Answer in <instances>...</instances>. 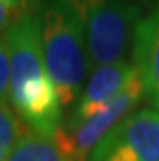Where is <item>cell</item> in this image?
<instances>
[{
  "instance_id": "1",
  "label": "cell",
  "mask_w": 159,
  "mask_h": 161,
  "mask_svg": "<svg viewBox=\"0 0 159 161\" xmlns=\"http://www.w3.org/2000/svg\"><path fill=\"white\" fill-rule=\"evenodd\" d=\"M3 39L10 57V103L28 129L54 137L62 127V106L45 69L37 5L15 13Z\"/></svg>"
},
{
  "instance_id": "2",
  "label": "cell",
  "mask_w": 159,
  "mask_h": 161,
  "mask_svg": "<svg viewBox=\"0 0 159 161\" xmlns=\"http://www.w3.org/2000/svg\"><path fill=\"white\" fill-rule=\"evenodd\" d=\"M37 16L45 69L67 109L80 98L89 73L85 25L67 0H41Z\"/></svg>"
},
{
  "instance_id": "3",
  "label": "cell",
  "mask_w": 159,
  "mask_h": 161,
  "mask_svg": "<svg viewBox=\"0 0 159 161\" xmlns=\"http://www.w3.org/2000/svg\"><path fill=\"white\" fill-rule=\"evenodd\" d=\"M85 25L89 73L102 65L128 60L141 8L127 0H67Z\"/></svg>"
},
{
  "instance_id": "4",
  "label": "cell",
  "mask_w": 159,
  "mask_h": 161,
  "mask_svg": "<svg viewBox=\"0 0 159 161\" xmlns=\"http://www.w3.org/2000/svg\"><path fill=\"white\" fill-rule=\"evenodd\" d=\"M145 96V83L140 72L133 75L125 88L107 103L101 111L75 127H60L55 132V142L68 161H88L91 151L119 122L130 116Z\"/></svg>"
},
{
  "instance_id": "5",
  "label": "cell",
  "mask_w": 159,
  "mask_h": 161,
  "mask_svg": "<svg viewBox=\"0 0 159 161\" xmlns=\"http://www.w3.org/2000/svg\"><path fill=\"white\" fill-rule=\"evenodd\" d=\"M88 161H159V111L143 108L112 129Z\"/></svg>"
},
{
  "instance_id": "6",
  "label": "cell",
  "mask_w": 159,
  "mask_h": 161,
  "mask_svg": "<svg viewBox=\"0 0 159 161\" xmlns=\"http://www.w3.org/2000/svg\"><path fill=\"white\" fill-rule=\"evenodd\" d=\"M136 73V67L132 60H122L94 69L89 73V80L83 88L80 98L67 120V129L78 125L93 114L101 111L125 88L130 78Z\"/></svg>"
},
{
  "instance_id": "7",
  "label": "cell",
  "mask_w": 159,
  "mask_h": 161,
  "mask_svg": "<svg viewBox=\"0 0 159 161\" xmlns=\"http://www.w3.org/2000/svg\"><path fill=\"white\" fill-rule=\"evenodd\" d=\"M130 60L143 78L145 96L159 111V3L140 20Z\"/></svg>"
},
{
  "instance_id": "8",
  "label": "cell",
  "mask_w": 159,
  "mask_h": 161,
  "mask_svg": "<svg viewBox=\"0 0 159 161\" xmlns=\"http://www.w3.org/2000/svg\"><path fill=\"white\" fill-rule=\"evenodd\" d=\"M7 161H68L54 137L28 129L16 142Z\"/></svg>"
},
{
  "instance_id": "9",
  "label": "cell",
  "mask_w": 159,
  "mask_h": 161,
  "mask_svg": "<svg viewBox=\"0 0 159 161\" xmlns=\"http://www.w3.org/2000/svg\"><path fill=\"white\" fill-rule=\"evenodd\" d=\"M28 130L26 124L18 117L8 103H0V161H7L16 142Z\"/></svg>"
},
{
  "instance_id": "10",
  "label": "cell",
  "mask_w": 159,
  "mask_h": 161,
  "mask_svg": "<svg viewBox=\"0 0 159 161\" xmlns=\"http://www.w3.org/2000/svg\"><path fill=\"white\" fill-rule=\"evenodd\" d=\"M8 101H10V57L2 34L0 36V103Z\"/></svg>"
},
{
  "instance_id": "11",
  "label": "cell",
  "mask_w": 159,
  "mask_h": 161,
  "mask_svg": "<svg viewBox=\"0 0 159 161\" xmlns=\"http://www.w3.org/2000/svg\"><path fill=\"white\" fill-rule=\"evenodd\" d=\"M0 2H2L3 5H7L12 12L18 13V12L26 10V8H31V7L37 5L41 0H0Z\"/></svg>"
},
{
  "instance_id": "12",
  "label": "cell",
  "mask_w": 159,
  "mask_h": 161,
  "mask_svg": "<svg viewBox=\"0 0 159 161\" xmlns=\"http://www.w3.org/2000/svg\"><path fill=\"white\" fill-rule=\"evenodd\" d=\"M13 16H15V12H12L7 5H3L2 2H0V36L5 33L7 26L12 23Z\"/></svg>"
},
{
  "instance_id": "13",
  "label": "cell",
  "mask_w": 159,
  "mask_h": 161,
  "mask_svg": "<svg viewBox=\"0 0 159 161\" xmlns=\"http://www.w3.org/2000/svg\"><path fill=\"white\" fill-rule=\"evenodd\" d=\"M135 2H138V3H143V5H157L159 3V0H135Z\"/></svg>"
}]
</instances>
